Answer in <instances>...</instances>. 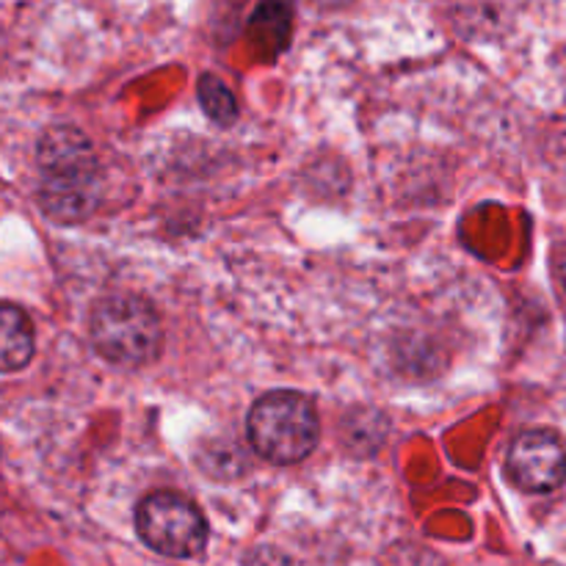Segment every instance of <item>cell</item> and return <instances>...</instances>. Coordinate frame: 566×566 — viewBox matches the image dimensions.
<instances>
[{"label":"cell","instance_id":"6da1fadb","mask_svg":"<svg viewBox=\"0 0 566 566\" xmlns=\"http://www.w3.org/2000/svg\"><path fill=\"white\" fill-rule=\"evenodd\" d=\"M39 208L55 224L88 219L99 202V166L92 142L77 127L55 125L36 144Z\"/></svg>","mask_w":566,"mask_h":566},{"label":"cell","instance_id":"7a4b0ae2","mask_svg":"<svg viewBox=\"0 0 566 566\" xmlns=\"http://www.w3.org/2000/svg\"><path fill=\"white\" fill-rule=\"evenodd\" d=\"M92 343L108 363L138 368L158 357L164 346V326L149 302L133 293L99 298L88 321Z\"/></svg>","mask_w":566,"mask_h":566},{"label":"cell","instance_id":"9c48e42d","mask_svg":"<svg viewBox=\"0 0 566 566\" xmlns=\"http://www.w3.org/2000/svg\"><path fill=\"white\" fill-rule=\"evenodd\" d=\"M562 282H564V287H566V258H564V263H562Z\"/></svg>","mask_w":566,"mask_h":566},{"label":"cell","instance_id":"ba28073f","mask_svg":"<svg viewBox=\"0 0 566 566\" xmlns=\"http://www.w3.org/2000/svg\"><path fill=\"white\" fill-rule=\"evenodd\" d=\"M197 94L205 114H208L213 122H219V125H232V122L238 119L235 94H232L230 86H227L224 81H219L216 75L199 77Z\"/></svg>","mask_w":566,"mask_h":566},{"label":"cell","instance_id":"8992f818","mask_svg":"<svg viewBox=\"0 0 566 566\" xmlns=\"http://www.w3.org/2000/svg\"><path fill=\"white\" fill-rule=\"evenodd\" d=\"M36 352V332L25 310L0 302V374H17Z\"/></svg>","mask_w":566,"mask_h":566},{"label":"cell","instance_id":"3957f363","mask_svg":"<svg viewBox=\"0 0 566 566\" xmlns=\"http://www.w3.org/2000/svg\"><path fill=\"white\" fill-rule=\"evenodd\" d=\"M247 431L260 457L274 464H296L318 446L321 420L302 392L276 390L254 403Z\"/></svg>","mask_w":566,"mask_h":566},{"label":"cell","instance_id":"5b68a950","mask_svg":"<svg viewBox=\"0 0 566 566\" xmlns=\"http://www.w3.org/2000/svg\"><path fill=\"white\" fill-rule=\"evenodd\" d=\"M509 475L525 492H553L566 479V448L553 431H523L509 448Z\"/></svg>","mask_w":566,"mask_h":566},{"label":"cell","instance_id":"277c9868","mask_svg":"<svg viewBox=\"0 0 566 566\" xmlns=\"http://www.w3.org/2000/svg\"><path fill=\"white\" fill-rule=\"evenodd\" d=\"M136 528L144 545L169 558H193L208 542L205 514L177 492H153L136 512Z\"/></svg>","mask_w":566,"mask_h":566},{"label":"cell","instance_id":"52a82bcc","mask_svg":"<svg viewBox=\"0 0 566 566\" xmlns=\"http://www.w3.org/2000/svg\"><path fill=\"white\" fill-rule=\"evenodd\" d=\"M293 3L291 0H263L249 22V39L265 59H276L291 44Z\"/></svg>","mask_w":566,"mask_h":566}]
</instances>
